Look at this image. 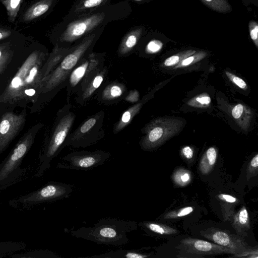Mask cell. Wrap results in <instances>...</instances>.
I'll return each instance as SVG.
<instances>
[{"label":"cell","mask_w":258,"mask_h":258,"mask_svg":"<svg viewBox=\"0 0 258 258\" xmlns=\"http://www.w3.org/2000/svg\"><path fill=\"white\" fill-rule=\"evenodd\" d=\"M45 56L39 50L32 52L12 79L2 99L17 102L41 93L42 69Z\"/></svg>","instance_id":"obj_1"},{"label":"cell","mask_w":258,"mask_h":258,"mask_svg":"<svg viewBox=\"0 0 258 258\" xmlns=\"http://www.w3.org/2000/svg\"><path fill=\"white\" fill-rule=\"evenodd\" d=\"M137 227L138 223L134 221L107 217L99 220L92 226L65 231L76 238L100 244L118 246L129 242L127 233Z\"/></svg>","instance_id":"obj_2"},{"label":"cell","mask_w":258,"mask_h":258,"mask_svg":"<svg viewBox=\"0 0 258 258\" xmlns=\"http://www.w3.org/2000/svg\"><path fill=\"white\" fill-rule=\"evenodd\" d=\"M71 108L70 102H67L57 111L52 132L39 156V165L35 176H43L49 169L52 160L64 148V143L71 133L76 117Z\"/></svg>","instance_id":"obj_3"},{"label":"cell","mask_w":258,"mask_h":258,"mask_svg":"<svg viewBox=\"0 0 258 258\" xmlns=\"http://www.w3.org/2000/svg\"><path fill=\"white\" fill-rule=\"evenodd\" d=\"M95 37L94 34L89 35L79 44L73 47L59 64L43 80L41 93L55 94L66 87L71 72L84 57L91 53Z\"/></svg>","instance_id":"obj_4"},{"label":"cell","mask_w":258,"mask_h":258,"mask_svg":"<svg viewBox=\"0 0 258 258\" xmlns=\"http://www.w3.org/2000/svg\"><path fill=\"white\" fill-rule=\"evenodd\" d=\"M104 111L101 110L87 118L69 134L64 143V148H86L102 139L104 136Z\"/></svg>","instance_id":"obj_5"},{"label":"cell","mask_w":258,"mask_h":258,"mask_svg":"<svg viewBox=\"0 0 258 258\" xmlns=\"http://www.w3.org/2000/svg\"><path fill=\"white\" fill-rule=\"evenodd\" d=\"M103 54L90 53L84 57L70 74L66 85L67 102L81 92L94 75L104 67Z\"/></svg>","instance_id":"obj_6"},{"label":"cell","mask_w":258,"mask_h":258,"mask_svg":"<svg viewBox=\"0 0 258 258\" xmlns=\"http://www.w3.org/2000/svg\"><path fill=\"white\" fill-rule=\"evenodd\" d=\"M182 121L162 117L152 120L144 128V136L139 142L141 149L152 151L176 135L181 129Z\"/></svg>","instance_id":"obj_7"},{"label":"cell","mask_w":258,"mask_h":258,"mask_svg":"<svg viewBox=\"0 0 258 258\" xmlns=\"http://www.w3.org/2000/svg\"><path fill=\"white\" fill-rule=\"evenodd\" d=\"M31 130L25 135L0 164V187H4L12 181L20 172L22 161L32 146L37 131L36 128L34 131Z\"/></svg>","instance_id":"obj_8"},{"label":"cell","mask_w":258,"mask_h":258,"mask_svg":"<svg viewBox=\"0 0 258 258\" xmlns=\"http://www.w3.org/2000/svg\"><path fill=\"white\" fill-rule=\"evenodd\" d=\"M110 156L109 152L103 150L74 151L62 157L56 167L65 169L90 170L103 164Z\"/></svg>","instance_id":"obj_9"},{"label":"cell","mask_w":258,"mask_h":258,"mask_svg":"<svg viewBox=\"0 0 258 258\" xmlns=\"http://www.w3.org/2000/svg\"><path fill=\"white\" fill-rule=\"evenodd\" d=\"M74 189L73 185L70 184L49 181L40 188L20 197L16 202L27 205L54 202L68 198Z\"/></svg>","instance_id":"obj_10"},{"label":"cell","mask_w":258,"mask_h":258,"mask_svg":"<svg viewBox=\"0 0 258 258\" xmlns=\"http://www.w3.org/2000/svg\"><path fill=\"white\" fill-rule=\"evenodd\" d=\"M176 248L178 250L177 257L181 258H199L224 253L234 254L229 248L214 242L190 237L180 240Z\"/></svg>","instance_id":"obj_11"},{"label":"cell","mask_w":258,"mask_h":258,"mask_svg":"<svg viewBox=\"0 0 258 258\" xmlns=\"http://www.w3.org/2000/svg\"><path fill=\"white\" fill-rule=\"evenodd\" d=\"M201 234L212 242L232 250L235 257H252L254 248L249 246L241 237L214 227L200 232Z\"/></svg>","instance_id":"obj_12"},{"label":"cell","mask_w":258,"mask_h":258,"mask_svg":"<svg viewBox=\"0 0 258 258\" xmlns=\"http://www.w3.org/2000/svg\"><path fill=\"white\" fill-rule=\"evenodd\" d=\"M104 13H97L70 23L61 35L59 41L71 43L99 25L104 19Z\"/></svg>","instance_id":"obj_13"},{"label":"cell","mask_w":258,"mask_h":258,"mask_svg":"<svg viewBox=\"0 0 258 258\" xmlns=\"http://www.w3.org/2000/svg\"><path fill=\"white\" fill-rule=\"evenodd\" d=\"M24 113L15 114L8 112L0 119V154L16 137L24 123Z\"/></svg>","instance_id":"obj_14"},{"label":"cell","mask_w":258,"mask_h":258,"mask_svg":"<svg viewBox=\"0 0 258 258\" xmlns=\"http://www.w3.org/2000/svg\"><path fill=\"white\" fill-rule=\"evenodd\" d=\"M127 94L126 87L116 81L110 82L98 93L97 100L102 104L110 105L124 99Z\"/></svg>","instance_id":"obj_15"},{"label":"cell","mask_w":258,"mask_h":258,"mask_svg":"<svg viewBox=\"0 0 258 258\" xmlns=\"http://www.w3.org/2000/svg\"><path fill=\"white\" fill-rule=\"evenodd\" d=\"M108 70L103 67L99 70L90 80L84 90L76 94V102L83 105L93 96L96 91L100 87L108 74Z\"/></svg>","instance_id":"obj_16"},{"label":"cell","mask_w":258,"mask_h":258,"mask_svg":"<svg viewBox=\"0 0 258 258\" xmlns=\"http://www.w3.org/2000/svg\"><path fill=\"white\" fill-rule=\"evenodd\" d=\"M149 98L148 95L145 96L138 102L130 106L122 114L119 120L113 126V132L114 134L120 132L131 123Z\"/></svg>","instance_id":"obj_17"},{"label":"cell","mask_w":258,"mask_h":258,"mask_svg":"<svg viewBox=\"0 0 258 258\" xmlns=\"http://www.w3.org/2000/svg\"><path fill=\"white\" fill-rule=\"evenodd\" d=\"M71 48H64L56 45L50 56L45 62L42 69V80L50 74L59 64L64 57L72 50Z\"/></svg>","instance_id":"obj_18"},{"label":"cell","mask_w":258,"mask_h":258,"mask_svg":"<svg viewBox=\"0 0 258 258\" xmlns=\"http://www.w3.org/2000/svg\"><path fill=\"white\" fill-rule=\"evenodd\" d=\"M231 114L241 129L247 131L253 116L252 110L247 106L239 103L233 107Z\"/></svg>","instance_id":"obj_19"},{"label":"cell","mask_w":258,"mask_h":258,"mask_svg":"<svg viewBox=\"0 0 258 258\" xmlns=\"http://www.w3.org/2000/svg\"><path fill=\"white\" fill-rule=\"evenodd\" d=\"M151 256L136 249H118L107 251L98 255L87 256L92 258H145Z\"/></svg>","instance_id":"obj_20"},{"label":"cell","mask_w":258,"mask_h":258,"mask_svg":"<svg viewBox=\"0 0 258 258\" xmlns=\"http://www.w3.org/2000/svg\"><path fill=\"white\" fill-rule=\"evenodd\" d=\"M52 0H41L31 5L23 16L24 22H30L45 13L49 9Z\"/></svg>","instance_id":"obj_21"},{"label":"cell","mask_w":258,"mask_h":258,"mask_svg":"<svg viewBox=\"0 0 258 258\" xmlns=\"http://www.w3.org/2000/svg\"><path fill=\"white\" fill-rule=\"evenodd\" d=\"M233 227L236 232L240 235H245L250 229V221L246 208L243 206L234 215Z\"/></svg>","instance_id":"obj_22"},{"label":"cell","mask_w":258,"mask_h":258,"mask_svg":"<svg viewBox=\"0 0 258 258\" xmlns=\"http://www.w3.org/2000/svg\"><path fill=\"white\" fill-rule=\"evenodd\" d=\"M217 158V151L214 147L208 148L202 156L199 168L201 174H209L215 166Z\"/></svg>","instance_id":"obj_23"},{"label":"cell","mask_w":258,"mask_h":258,"mask_svg":"<svg viewBox=\"0 0 258 258\" xmlns=\"http://www.w3.org/2000/svg\"><path fill=\"white\" fill-rule=\"evenodd\" d=\"M138 226L144 230L160 235L175 234L178 231L168 225L153 221H144L139 222Z\"/></svg>","instance_id":"obj_24"},{"label":"cell","mask_w":258,"mask_h":258,"mask_svg":"<svg viewBox=\"0 0 258 258\" xmlns=\"http://www.w3.org/2000/svg\"><path fill=\"white\" fill-rule=\"evenodd\" d=\"M140 34V29L135 30L128 33L124 38L119 47L118 54L124 56L128 54L136 46Z\"/></svg>","instance_id":"obj_25"},{"label":"cell","mask_w":258,"mask_h":258,"mask_svg":"<svg viewBox=\"0 0 258 258\" xmlns=\"http://www.w3.org/2000/svg\"><path fill=\"white\" fill-rule=\"evenodd\" d=\"M172 179L175 185L179 187H183L190 183L192 174L188 170L180 168L174 171L172 175Z\"/></svg>","instance_id":"obj_26"},{"label":"cell","mask_w":258,"mask_h":258,"mask_svg":"<svg viewBox=\"0 0 258 258\" xmlns=\"http://www.w3.org/2000/svg\"><path fill=\"white\" fill-rule=\"evenodd\" d=\"M23 0H0V2L5 7L8 20L13 23L19 13L21 3Z\"/></svg>","instance_id":"obj_27"},{"label":"cell","mask_w":258,"mask_h":258,"mask_svg":"<svg viewBox=\"0 0 258 258\" xmlns=\"http://www.w3.org/2000/svg\"><path fill=\"white\" fill-rule=\"evenodd\" d=\"M196 52L194 50H188L179 52L166 58L163 64L165 67H174L182 60L194 54Z\"/></svg>","instance_id":"obj_28"},{"label":"cell","mask_w":258,"mask_h":258,"mask_svg":"<svg viewBox=\"0 0 258 258\" xmlns=\"http://www.w3.org/2000/svg\"><path fill=\"white\" fill-rule=\"evenodd\" d=\"M211 102V97L207 93L200 94L189 100L187 104L192 107L206 108L209 106Z\"/></svg>","instance_id":"obj_29"},{"label":"cell","mask_w":258,"mask_h":258,"mask_svg":"<svg viewBox=\"0 0 258 258\" xmlns=\"http://www.w3.org/2000/svg\"><path fill=\"white\" fill-rule=\"evenodd\" d=\"M207 53L205 52L200 51L197 53L196 52L194 54L182 60L178 64L175 66L173 67V69H177L188 67L200 61L205 57Z\"/></svg>","instance_id":"obj_30"},{"label":"cell","mask_w":258,"mask_h":258,"mask_svg":"<svg viewBox=\"0 0 258 258\" xmlns=\"http://www.w3.org/2000/svg\"><path fill=\"white\" fill-rule=\"evenodd\" d=\"M194 208L191 206H187L171 211L166 213L163 217L164 219H173L182 217L191 213Z\"/></svg>","instance_id":"obj_31"},{"label":"cell","mask_w":258,"mask_h":258,"mask_svg":"<svg viewBox=\"0 0 258 258\" xmlns=\"http://www.w3.org/2000/svg\"><path fill=\"white\" fill-rule=\"evenodd\" d=\"M246 178L248 180L258 173V154H256L248 164L246 169Z\"/></svg>","instance_id":"obj_32"},{"label":"cell","mask_w":258,"mask_h":258,"mask_svg":"<svg viewBox=\"0 0 258 258\" xmlns=\"http://www.w3.org/2000/svg\"><path fill=\"white\" fill-rule=\"evenodd\" d=\"M225 73L229 80L239 88L243 90H246L247 88V84L243 79L229 71H226Z\"/></svg>","instance_id":"obj_33"},{"label":"cell","mask_w":258,"mask_h":258,"mask_svg":"<svg viewBox=\"0 0 258 258\" xmlns=\"http://www.w3.org/2000/svg\"><path fill=\"white\" fill-rule=\"evenodd\" d=\"M162 43L159 40H153L147 45L145 51L148 54L155 53L162 48Z\"/></svg>","instance_id":"obj_34"},{"label":"cell","mask_w":258,"mask_h":258,"mask_svg":"<svg viewBox=\"0 0 258 258\" xmlns=\"http://www.w3.org/2000/svg\"><path fill=\"white\" fill-rule=\"evenodd\" d=\"M207 4L209 5L213 9L223 11H226L227 3L224 0H204Z\"/></svg>","instance_id":"obj_35"},{"label":"cell","mask_w":258,"mask_h":258,"mask_svg":"<svg viewBox=\"0 0 258 258\" xmlns=\"http://www.w3.org/2000/svg\"><path fill=\"white\" fill-rule=\"evenodd\" d=\"M106 0H84L81 3V9L92 8L99 6Z\"/></svg>","instance_id":"obj_36"},{"label":"cell","mask_w":258,"mask_h":258,"mask_svg":"<svg viewBox=\"0 0 258 258\" xmlns=\"http://www.w3.org/2000/svg\"><path fill=\"white\" fill-rule=\"evenodd\" d=\"M16 34L11 28L6 27L0 25V41L4 40L12 37L13 34Z\"/></svg>","instance_id":"obj_37"},{"label":"cell","mask_w":258,"mask_h":258,"mask_svg":"<svg viewBox=\"0 0 258 258\" xmlns=\"http://www.w3.org/2000/svg\"><path fill=\"white\" fill-rule=\"evenodd\" d=\"M182 156L187 160L191 159L194 156V150L188 146L183 147L181 150Z\"/></svg>","instance_id":"obj_38"},{"label":"cell","mask_w":258,"mask_h":258,"mask_svg":"<svg viewBox=\"0 0 258 258\" xmlns=\"http://www.w3.org/2000/svg\"><path fill=\"white\" fill-rule=\"evenodd\" d=\"M249 31L251 38L254 42L256 46H257V33H258V26L256 23L252 22L249 26Z\"/></svg>","instance_id":"obj_39"},{"label":"cell","mask_w":258,"mask_h":258,"mask_svg":"<svg viewBox=\"0 0 258 258\" xmlns=\"http://www.w3.org/2000/svg\"><path fill=\"white\" fill-rule=\"evenodd\" d=\"M218 197L221 201L227 203H235L237 202V199L231 195L220 194L218 196Z\"/></svg>","instance_id":"obj_40"},{"label":"cell","mask_w":258,"mask_h":258,"mask_svg":"<svg viewBox=\"0 0 258 258\" xmlns=\"http://www.w3.org/2000/svg\"><path fill=\"white\" fill-rule=\"evenodd\" d=\"M8 59V58H5V59H3L2 60H0V64H4V62L5 61H6Z\"/></svg>","instance_id":"obj_41"},{"label":"cell","mask_w":258,"mask_h":258,"mask_svg":"<svg viewBox=\"0 0 258 258\" xmlns=\"http://www.w3.org/2000/svg\"></svg>","instance_id":"obj_42"}]
</instances>
